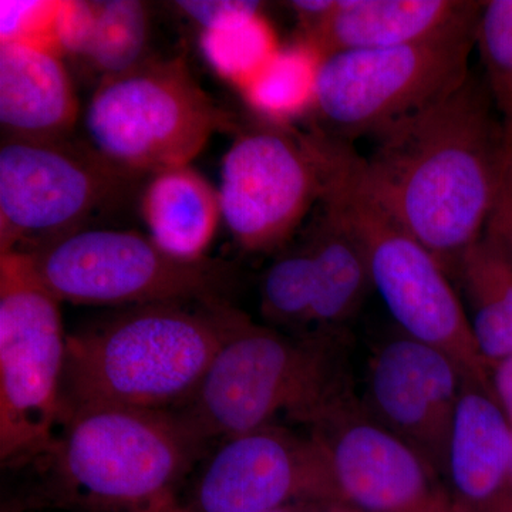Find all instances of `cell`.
Returning a JSON list of instances; mask_svg holds the SVG:
<instances>
[{
	"instance_id": "cell-9",
	"label": "cell",
	"mask_w": 512,
	"mask_h": 512,
	"mask_svg": "<svg viewBox=\"0 0 512 512\" xmlns=\"http://www.w3.org/2000/svg\"><path fill=\"white\" fill-rule=\"evenodd\" d=\"M476 29L417 45L325 56L313 109L336 140L377 137L466 80Z\"/></svg>"
},
{
	"instance_id": "cell-18",
	"label": "cell",
	"mask_w": 512,
	"mask_h": 512,
	"mask_svg": "<svg viewBox=\"0 0 512 512\" xmlns=\"http://www.w3.org/2000/svg\"><path fill=\"white\" fill-rule=\"evenodd\" d=\"M141 212L150 238L168 255L200 261L220 222V194L191 167L151 175Z\"/></svg>"
},
{
	"instance_id": "cell-25",
	"label": "cell",
	"mask_w": 512,
	"mask_h": 512,
	"mask_svg": "<svg viewBox=\"0 0 512 512\" xmlns=\"http://www.w3.org/2000/svg\"><path fill=\"white\" fill-rule=\"evenodd\" d=\"M476 43L487 74L488 92L503 120L512 116V0L481 5Z\"/></svg>"
},
{
	"instance_id": "cell-16",
	"label": "cell",
	"mask_w": 512,
	"mask_h": 512,
	"mask_svg": "<svg viewBox=\"0 0 512 512\" xmlns=\"http://www.w3.org/2000/svg\"><path fill=\"white\" fill-rule=\"evenodd\" d=\"M77 111L72 79L59 50L0 43V123L6 137L66 140Z\"/></svg>"
},
{
	"instance_id": "cell-22",
	"label": "cell",
	"mask_w": 512,
	"mask_h": 512,
	"mask_svg": "<svg viewBox=\"0 0 512 512\" xmlns=\"http://www.w3.org/2000/svg\"><path fill=\"white\" fill-rule=\"evenodd\" d=\"M201 49L212 69L242 92L279 52L274 30L259 10L202 30Z\"/></svg>"
},
{
	"instance_id": "cell-6",
	"label": "cell",
	"mask_w": 512,
	"mask_h": 512,
	"mask_svg": "<svg viewBox=\"0 0 512 512\" xmlns=\"http://www.w3.org/2000/svg\"><path fill=\"white\" fill-rule=\"evenodd\" d=\"M60 302L28 255H0V458L19 466L52 457L63 421L66 362Z\"/></svg>"
},
{
	"instance_id": "cell-10",
	"label": "cell",
	"mask_w": 512,
	"mask_h": 512,
	"mask_svg": "<svg viewBox=\"0 0 512 512\" xmlns=\"http://www.w3.org/2000/svg\"><path fill=\"white\" fill-rule=\"evenodd\" d=\"M140 177L93 147L6 137L0 148V255L32 254L82 231Z\"/></svg>"
},
{
	"instance_id": "cell-8",
	"label": "cell",
	"mask_w": 512,
	"mask_h": 512,
	"mask_svg": "<svg viewBox=\"0 0 512 512\" xmlns=\"http://www.w3.org/2000/svg\"><path fill=\"white\" fill-rule=\"evenodd\" d=\"M26 255L49 292L74 305L222 302L234 281L227 262L183 261L133 231H79Z\"/></svg>"
},
{
	"instance_id": "cell-20",
	"label": "cell",
	"mask_w": 512,
	"mask_h": 512,
	"mask_svg": "<svg viewBox=\"0 0 512 512\" xmlns=\"http://www.w3.org/2000/svg\"><path fill=\"white\" fill-rule=\"evenodd\" d=\"M456 275L470 305L471 330L488 367L512 356V262L484 234L468 249Z\"/></svg>"
},
{
	"instance_id": "cell-17",
	"label": "cell",
	"mask_w": 512,
	"mask_h": 512,
	"mask_svg": "<svg viewBox=\"0 0 512 512\" xmlns=\"http://www.w3.org/2000/svg\"><path fill=\"white\" fill-rule=\"evenodd\" d=\"M512 464V426L494 393L466 382L451 429V498L466 512H490Z\"/></svg>"
},
{
	"instance_id": "cell-35",
	"label": "cell",
	"mask_w": 512,
	"mask_h": 512,
	"mask_svg": "<svg viewBox=\"0 0 512 512\" xmlns=\"http://www.w3.org/2000/svg\"><path fill=\"white\" fill-rule=\"evenodd\" d=\"M450 512H466V511L461 510V508H458L457 505L454 504V507L451 508Z\"/></svg>"
},
{
	"instance_id": "cell-4",
	"label": "cell",
	"mask_w": 512,
	"mask_h": 512,
	"mask_svg": "<svg viewBox=\"0 0 512 512\" xmlns=\"http://www.w3.org/2000/svg\"><path fill=\"white\" fill-rule=\"evenodd\" d=\"M322 198L345 218L365 249L372 285L404 335L441 350L470 383L491 390L488 365L474 340L450 275L400 224L367 184L363 158L320 134Z\"/></svg>"
},
{
	"instance_id": "cell-2",
	"label": "cell",
	"mask_w": 512,
	"mask_h": 512,
	"mask_svg": "<svg viewBox=\"0 0 512 512\" xmlns=\"http://www.w3.org/2000/svg\"><path fill=\"white\" fill-rule=\"evenodd\" d=\"M355 397L340 330L292 338L231 308L224 345L174 412L205 443L268 426L281 414L312 429Z\"/></svg>"
},
{
	"instance_id": "cell-12",
	"label": "cell",
	"mask_w": 512,
	"mask_h": 512,
	"mask_svg": "<svg viewBox=\"0 0 512 512\" xmlns=\"http://www.w3.org/2000/svg\"><path fill=\"white\" fill-rule=\"evenodd\" d=\"M328 457L332 503L363 512H450L453 498L426 458L349 400L312 427Z\"/></svg>"
},
{
	"instance_id": "cell-28",
	"label": "cell",
	"mask_w": 512,
	"mask_h": 512,
	"mask_svg": "<svg viewBox=\"0 0 512 512\" xmlns=\"http://www.w3.org/2000/svg\"><path fill=\"white\" fill-rule=\"evenodd\" d=\"M493 212L512 218V123H504L500 183H498L497 202Z\"/></svg>"
},
{
	"instance_id": "cell-24",
	"label": "cell",
	"mask_w": 512,
	"mask_h": 512,
	"mask_svg": "<svg viewBox=\"0 0 512 512\" xmlns=\"http://www.w3.org/2000/svg\"><path fill=\"white\" fill-rule=\"evenodd\" d=\"M262 313L286 328L311 325L315 303V265L308 245L293 249L269 266L262 281Z\"/></svg>"
},
{
	"instance_id": "cell-14",
	"label": "cell",
	"mask_w": 512,
	"mask_h": 512,
	"mask_svg": "<svg viewBox=\"0 0 512 512\" xmlns=\"http://www.w3.org/2000/svg\"><path fill=\"white\" fill-rule=\"evenodd\" d=\"M466 376L446 353L420 340H389L367 372V412L406 441L439 474H446L448 444Z\"/></svg>"
},
{
	"instance_id": "cell-30",
	"label": "cell",
	"mask_w": 512,
	"mask_h": 512,
	"mask_svg": "<svg viewBox=\"0 0 512 512\" xmlns=\"http://www.w3.org/2000/svg\"><path fill=\"white\" fill-rule=\"evenodd\" d=\"M335 5L336 0H298L291 3L292 9L298 13L308 30L319 25L332 12Z\"/></svg>"
},
{
	"instance_id": "cell-27",
	"label": "cell",
	"mask_w": 512,
	"mask_h": 512,
	"mask_svg": "<svg viewBox=\"0 0 512 512\" xmlns=\"http://www.w3.org/2000/svg\"><path fill=\"white\" fill-rule=\"evenodd\" d=\"M175 5L197 22L202 30L215 28L242 13L259 10L258 2L245 0H180Z\"/></svg>"
},
{
	"instance_id": "cell-29",
	"label": "cell",
	"mask_w": 512,
	"mask_h": 512,
	"mask_svg": "<svg viewBox=\"0 0 512 512\" xmlns=\"http://www.w3.org/2000/svg\"><path fill=\"white\" fill-rule=\"evenodd\" d=\"M491 389L495 400L508 417L512 426V356L493 363L488 367Z\"/></svg>"
},
{
	"instance_id": "cell-23",
	"label": "cell",
	"mask_w": 512,
	"mask_h": 512,
	"mask_svg": "<svg viewBox=\"0 0 512 512\" xmlns=\"http://www.w3.org/2000/svg\"><path fill=\"white\" fill-rule=\"evenodd\" d=\"M320 62L322 56L308 42L279 49L242 93L256 110L269 116L288 117L301 113L313 107Z\"/></svg>"
},
{
	"instance_id": "cell-7",
	"label": "cell",
	"mask_w": 512,
	"mask_h": 512,
	"mask_svg": "<svg viewBox=\"0 0 512 512\" xmlns=\"http://www.w3.org/2000/svg\"><path fill=\"white\" fill-rule=\"evenodd\" d=\"M228 124L180 59L106 77L86 113L94 150L140 175L185 167Z\"/></svg>"
},
{
	"instance_id": "cell-26",
	"label": "cell",
	"mask_w": 512,
	"mask_h": 512,
	"mask_svg": "<svg viewBox=\"0 0 512 512\" xmlns=\"http://www.w3.org/2000/svg\"><path fill=\"white\" fill-rule=\"evenodd\" d=\"M59 10L60 2L55 0H2L0 43H30L62 53L57 36Z\"/></svg>"
},
{
	"instance_id": "cell-15",
	"label": "cell",
	"mask_w": 512,
	"mask_h": 512,
	"mask_svg": "<svg viewBox=\"0 0 512 512\" xmlns=\"http://www.w3.org/2000/svg\"><path fill=\"white\" fill-rule=\"evenodd\" d=\"M483 2L470 0H336L308 30V43L323 57L350 50L417 45L476 28Z\"/></svg>"
},
{
	"instance_id": "cell-5",
	"label": "cell",
	"mask_w": 512,
	"mask_h": 512,
	"mask_svg": "<svg viewBox=\"0 0 512 512\" xmlns=\"http://www.w3.org/2000/svg\"><path fill=\"white\" fill-rule=\"evenodd\" d=\"M202 444L174 410L87 406L64 414L50 458L70 503L153 512L174 500Z\"/></svg>"
},
{
	"instance_id": "cell-31",
	"label": "cell",
	"mask_w": 512,
	"mask_h": 512,
	"mask_svg": "<svg viewBox=\"0 0 512 512\" xmlns=\"http://www.w3.org/2000/svg\"><path fill=\"white\" fill-rule=\"evenodd\" d=\"M484 234L493 239L512 262V218L493 212Z\"/></svg>"
},
{
	"instance_id": "cell-33",
	"label": "cell",
	"mask_w": 512,
	"mask_h": 512,
	"mask_svg": "<svg viewBox=\"0 0 512 512\" xmlns=\"http://www.w3.org/2000/svg\"><path fill=\"white\" fill-rule=\"evenodd\" d=\"M154 512H188L185 510V507L183 504L178 503L177 500L170 501V503H167L163 505V507L158 508V510ZM271 512H309L308 508L305 507L303 504L298 505H289V507L285 508H279V510L271 511Z\"/></svg>"
},
{
	"instance_id": "cell-19",
	"label": "cell",
	"mask_w": 512,
	"mask_h": 512,
	"mask_svg": "<svg viewBox=\"0 0 512 512\" xmlns=\"http://www.w3.org/2000/svg\"><path fill=\"white\" fill-rule=\"evenodd\" d=\"M320 201L322 212L306 241L315 265L311 325L313 332H333L355 315L372 279L359 238L329 202Z\"/></svg>"
},
{
	"instance_id": "cell-3",
	"label": "cell",
	"mask_w": 512,
	"mask_h": 512,
	"mask_svg": "<svg viewBox=\"0 0 512 512\" xmlns=\"http://www.w3.org/2000/svg\"><path fill=\"white\" fill-rule=\"evenodd\" d=\"M229 311L225 302L131 306L67 336L63 417L87 406L180 409L224 345Z\"/></svg>"
},
{
	"instance_id": "cell-13",
	"label": "cell",
	"mask_w": 512,
	"mask_h": 512,
	"mask_svg": "<svg viewBox=\"0 0 512 512\" xmlns=\"http://www.w3.org/2000/svg\"><path fill=\"white\" fill-rule=\"evenodd\" d=\"M330 501L332 478L318 437L272 423L225 439L183 505L188 512H271Z\"/></svg>"
},
{
	"instance_id": "cell-1",
	"label": "cell",
	"mask_w": 512,
	"mask_h": 512,
	"mask_svg": "<svg viewBox=\"0 0 512 512\" xmlns=\"http://www.w3.org/2000/svg\"><path fill=\"white\" fill-rule=\"evenodd\" d=\"M491 101L468 74L380 133L372 156L363 158L376 197L448 275L484 237L497 202L504 123L494 119Z\"/></svg>"
},
{
	"instance_id": "cell-21",
	"label": "cell",
	"mask_w": 512,
	"mask_h": 512,
	"mask_svg": "<svg viewBox=\"0 0 512 512\" xmlns=\"http://www.w3.org/2000/svg\"><path fill=\"white\" fill-rule=\"evenodd\" d=\"M147 42V13L131 0L92 2L89 26L79 55L103 79L140 64Z\"/></svg>"
},
{
	"instance_id": "cell-34",
	"label": "cell",
	"mask_w": 512,
	"mask_h": 512,
	"mask_svg": "<svg viewBox=\"0 0 512 512\" xmlns=\"http://www.w3.org/2000/svg\"><path fill=\"white\" fill-rule=\"evenodd\" d=\"M303 505L308 508L309 512H363L356 510V508L349 507V505L340 503H315Z\"/></svg>"
},
{
	"instance_id": "cell-11",
	"label": "cell",
	"mask_w": 512,
	"mask_h": 512,
	"mask_svg": "<svg viewBox=\"0 0 512 512\" xmlns=\"http://www.w3.org/2000/svg\"><path fill=\"white\" fill-rule=\"evenodd\" d=\"M323 183L315 136L272 128L242 134L222 161V218L245 251H274L322 198Z\"/></svg>"
},
{
	"instance_id": "cell-32",
	"label": "cell",
	"mask_w": 512,
	"mask_h": 512,
	"mask_svg": "<svg viewBox=\"0 0 512 512\" xmlns=\"http://www.w3.org/2000/svg\"><path fill=\"white\" fill-rule=\"evenodd\" d=\"M490 512H512V464L503 491L498 495L497 501H495Z\"/></svg>"
},
{
	"instance_id": "cell-36",
	"label": "cell",
	"mask_w": 512,
	"mask_h": 512,
	"mask_svg": "<svg viewBox=\"0 0 512 512\" xmlns=\"http://www.w3.org/2000/svg\"><path fill=\"white\" fill-rule=\"evenodd\" d=\"M504 123H512V116L510 117V119H507V120H503Z\"/></svg>"
}]
</instances>
